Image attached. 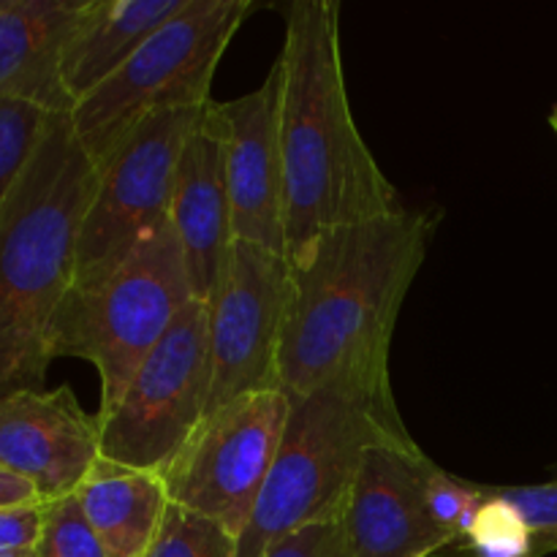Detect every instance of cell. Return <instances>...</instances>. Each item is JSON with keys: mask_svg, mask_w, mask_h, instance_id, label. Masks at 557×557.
I'll return each mask as SVG.
<instances>
[{"mask_svg": "<svg viewBox=\"0 0 557 557\" xmlns=\"http://www.w3.org/2000/svg\"><path fill=\"white\" fill-rule=\"evenodd\" d=\"M435 232L428 212L397 210L337 226L288 259L281 389L395 397L389 375L397 315Z\"/></svg>", "mask_w": 557, "mask_h": 557, "instance_id": "cell-1", "label": "cell"}, {"mask_svg": "<svg viewBox=\"0 0 557 557\" xmlns=\"http://www.w3.org/2000/svg\"><path fill=\"white\" fill-rule=\"evenodd\" d=\"M281 76L286 259L337 226L403 210L351 112L337 0H294L275 60Z\"/></svg>", "mask_w": 557, "mask_h": 557, "instance_id": "cell-2", "label": "cell"}, {"mask_svg": "<svg viewBox=\"0 0 557 557\" xmlns=\"http://www.w3.org/2000/svg\"><path fill=\"white\" fill-rule=\"evenodd\" d=\"M98 166L54 112L41 145L0 207V397L41 392L49 330L76 277L82 223Z\"/></svg>", "mask_w": 557, "mask_h": 557, "instance_id": "cell-3", "label": "cell"}, {"mask_svg": "<svg viewBox=\"0 0 557 557\" xmlns=\"http://www.w3.org/2000/svg\"><path fill=\"white\" fill-rule=\"evenodd\" d=\"M288 400L286 433L237 557H264L302 528L341 522L370 446L413 441L395 397L321 389Z\"/></svg>", "mask_w": 557, "mask_h": 557, "instance_id": "cell-4", "label": "cell"}, {"mask_svg": "<svg viewBox=\"0 0 557 557\" xmlns=\"http://www.w3.org/2000/svg\"><path fill=\"white\" fill-rule=\"evenodd\" d=\"M194 299L172 221L96 286H71L49 330V354L87 359L101 379L96 417L112 411L139 364Z\"/></svg>", "mask_w": 557, "mask_h": 557, "instance_id": "cell-5", "label": "cell"}, {"mask_svg": "<svg viewBox=\"0 0 557 557\" xmlns=\"http://www.w3.org/2000/svg\"><path fill=\"white\" fill-rule=\"evenodd\" d=\"M250 11V0H188L117 74L74 103L71 125L96 166L150 114L212 101L218 63Z\"/></svg>", "mask_w": 557, "mask_h": 557, "instance_id": "cell-6", "label": "cell"}, {"mask_svg": "<svg viewBox=\"0 0 557 557\" xmlns=\"http://www.w3.org/2000/svg\"><path fill=\"white\" fill-rule=\"evenodd\" d=\"M210 384V308L190 299L117 406L96 417L101 457L163 476L205 422Z\"/></svg>", "mask_w": 557, "mask_h": 557, "instance_id": "cell-7", "label": "cell"}, {"mask_svg": "<svg viewBox=\"0 0 557 557\" xmlns=\"http://www.w3.org/2000/svg\"><path fill=\"white\" fill-rule=\"evenodd\" d=\"M205 109H169L141 120L98 166L76 250L74 286H96L150 243L172 215L185 141Z\"/></svg>", "mask_w": 557, "mask_h": 557, "instance_id": "cell-8", "label": "cell"}, {"mask_svg": "<svg viewBox=\"0 0 557 557\" xmlns=\"http://www.w3.org/2000/svg\"><path fill=\"white\" fill-rule=\"evenodd\" d=\"M292 400L283 389L256 392L207 417L163 473L169 500L239 536L272 471Z\"/></svg>", "mask_w": 557, "mask_h": 557, "instance_id": "cell-9", "label": "cell"}, {"mask_svg": "<svg viewBox=\"0 0 557 557\" xmlns=\"http://www.w3.org/2000/svg\"><path fill=\"white\" fill-rule=\"evenodd\" d=\"M286 256L234 239L210 297L212 384L205 419L256 392L281 389V335L286 313Z\"/></svg>", "mask_w": 557, "mask_h": 557, "instance_id": "cell-10", "label": "cell"}, {"mask_svg": "<svg viewBox=\"0 0 557 557\" xmlns=\"http://www.w3.org/2000/svg\"><path fill=\"white\" fill-rule=\"evenodd\" d=\"M277 98H281V76L272 65L264 85L234 101H212V107H215L223 156H226L234 239L286 256Z\"/></svg>", "mask_w": 557, "mask_h": 557, "instance_id": "cell-11", "label": "cell"}, {"mask_svg": "<svg viewBox=\"0 0 557 557\" xmlns=\"http://www.w3.org/2000/svg\"><path fill=\"white\" fill-rule=\"evenodd\" d=\"M430 457L411 444L370 446L354 482L343 531L351 557H430L455 544L424 506Z\"/></svg>", "mask_w": 557, "mask_h": 557, "instance_id": "cell-12", "label": "cell"}, {"mask_svg": "<svg viewBox=\"0 0 557 557\" xmlns=\"http://www.w3.org/2000/svg\"><path fill=\"white\" fill-rule=\"evenodd\" d=\"M98 460V419L71 386L0 397V468L36 484L44 500L74 495Z\"/></svg>", "mask_w": 557, "mask_h": 557, "instance_id": "cell-13", "label": "cell"}, {"mask_svg": "<svg viewBox=\"0 0 557 557\" xmlns=\"http://www.w3.org/2000/svg\"><path fill=\"white\" fill-rule=\"evenodd\" d=\"M169 221L183 250L194 299L210 302L234 243L226 156L212 101L205 107L180 156Z\"/></svg>", "mask_w": 557, "mask_h": 557, "instance_id": "cell-14", "label": "cell"}, {"mask_svg": "<svg viewBox=\"0 0 557 557\" xmlns=\"http://www.w3.org/2000/svg\"><path fill=\"white\" fill-rule=\"evenodd\" d=\"M87 0H0V101L71 112L63 52Z\"/></svg>", "mask_w": 557, "mask_h": 557, "instance_id": "cell-15", "label": "cell"}, {"mask_svg": "<svg viewBox=\"0 0 557 557\" xmlns=\"http://www.w3.org/2000/svg\"><path fill=\"white\" fill-rule=\"evenodd\" d=\"M188 0H87L63 52V85L71 109L117 74L136 49Z\"/></svg>", "mask_w": 557, "mask_h": 557, "instance_id": "cell-16", "label": "cell"}, {"mask_svg": "<svg viewBox=\"0 0 557 557\" xmlns=\"http://www.w3.org/2000/svg\"><path fill=\"white\" fill-rule=\"evenodd\" d=\"M76 500L107 557H147L161 533L169 500L161 473L101 460L76 487Z\"/></svg>", "mask_w": 557, "mask_h": 557, "instance_id": "cell-17", "label": "cell"}, {"mask_svg": "<svg viewBox=\"0 0 557 557\" xmlns=\"http://www.w3.org/2000/svg\"><path fill=\"white\" fill-rule=\"evenodd\" d=\"M457 544L468 557H536L531 531L520 511L495 495L493 484H482V504Z\"/></svg>", "mask_w": 557, "mask_h": 557, "instance_id": "cell-18", "label": "cell"}, {"mask_svg": "<svg viewBox=\"0 0 557 557\" xmlns=\"http://www.w3.org/2000/svg\"><path fill=\"white\" fill-rule=\"evenodd\" d=\"M54 112L25 101H0V207L22 177Z\"/></svg>", "mask_w": 557, "mask_h": 557, "instance_id": "cell-19", "label": "cell"}, {"mask_svg": "<svg viewBox=\"0 0 557 557\" xmlns=\"http://www.w3.org/2000/svg\"><path fill=\"white\" fill-rule=\"evenodd\" d=\"M147 557H237V539L218 522L172 504Z\"/></svg>", "mask_w": 557, "mask_h": 557, "instance_id": "cell-20", "label": "cell"}, {"mask_svg": "<svg viewBox=\"0 0 557 557\" xmlns=\"http://www.w3.org/2000/svg\"><path fill=\"white\" fill-rule=\"evenodd\" d=\"M38 557H107L101 539L87 522L76 495L44 504V528L36 544Z\"/></svg>", "mask_w": 557, "mask_h": 557, "instance_id": "cell-21", "label": "cell"}, {"mask_svg": "<svg viewBox=\"0 0 557 557\" xmlns=\"http://www.w3.org/2000/svg\"><path fill=\"white\" fill-rule=\"evenodd\" d=\"M479 504H482V484L451 476L444 468L430 462L428 473H424V506H428L430 520L441 531L449 533L455 544L471 528Z\"/></svg>", "mask_w": 557, "mask_h": 557, "instance_id": "cell-22", "label": "cell"}, {"mask_svg": "<svg viewBox=\"0 0 557 557\" xmlns=\"http://www.w3.org/2000/svg\"><path fill=\"white\" fill-rule=\"evenodd\" d=\"M495 495L509 500L520 511L533 539L536 557L557 553V479L542 484H517V487H493Z\"/></svg>", "mask_w": 557, "mask_h": 557, "instance_id": "cell-23", "label": "cell"}, {"mask_svg": "<svg viewBox=\"0 0 557 557\" xmlns=\"http://www.w3.org/2000/svg\"><path fill=\"white\" fill-rule=\"evenodd\" d=\"M264 557H351L343 522H324L292 533L277 542Z\"/></svg>", "mask_w": 557, "mask_h": 557, "instance_id": "cell-24", "label": "cell"}, {"mask_svg": "<svg viewBox=\"0 0 557 557\" xmlns=\"http://www.w3.org/2000/svg\"><path fill=\"white\" fill-rule=\"evenodd\" d=\"M44 504L0 509V553H9V549H36L44 528Z\"/></svg>", "mask_w": 557, "mask_h": 557, "instance_id": "cell-25", "label": "cell"}, {"mask_svg": "<svg viewBox=\"0 0 557 557\" xmlns=\"http://www.w3.org/2000/svg\"><path fill=\"white\" fill-rule=\"evenodd\" d=\"M30 504H44L36 484L27 482L20 473L9 471V468H0V509H16V506Z\"/></svg>", "mask_w": 557, "mask_h": 557, "instance_id": "cell-26", "label": "cell"}, {"mask_svg": "<svg viewBox=\"0 0 557 557\" xmlns=\"http://www.w3.org/2000/svg\"><path fill=\"white\" fill-rule=\"evenodd\" d=\"M0 557H38L36 549H9V553H0Z\"/></svg>", "mask_w": 557, "mask_h": 557, "instance_id": "cell-27", "label": "cell"}, {"mask_svg": "<svg viewBox=\"0 0 557 557\" xmlns=\"http://www.w3.org/2000/svg\"><path fill=\"white\" fill-rule=\"evenodd\" d=\"M549 125H553V131L557 134V103L553 107V112H549Z\"/></svg>", "mask_w": 557, "mask_h": 557, "instance_id": "cell-28", "label": "cell"}, {"mask_svg": "<svg viewBox=\"0 0 557 557\" xmlns=\"http://www.w3.org/2000/svg\"><path fill=\"white\" fill-rule=\"evenodd\" d=\"M553 471H555V473H557V466H555V468H553Z\"/></svg>", "mask_w": 557, "mask_h": 557, "instance_id": "cell-29", "label": "cell"}]
</instances>
